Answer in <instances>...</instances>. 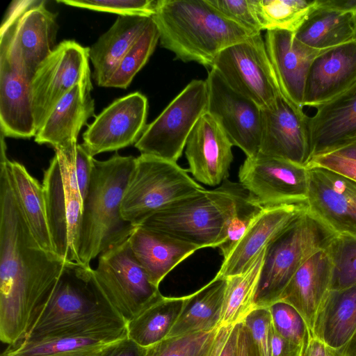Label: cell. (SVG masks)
Listing matches in <instances>:
<instances>
[{"instance_id": "6da1fadb", "label": "cell", "mask_w": 356, "mask_h": 356, "mask_svg": "<svg viewBox=\"0 0 356 356\" xmlns=\"http://www.w3.org/2000/svg\"><path fill=\"white\" fill-rule=\"evenodd\" d=\"M6 148L0 153V339L26 338L68 262L44 250L25 220L12 186Z\"/></svg>"}, {"instance_id": "7a4b0ae2", "label": "cell", "mask_w": 356, "mask_h": 356, "mask_svg": "<svg viewBox=\"0 0 356 356\" xmlns=\"http://www.w3.org/2000/svg\"><path fill=\"white\" fill-rule=\"evenodd\" d=\"M127 322L105 296L90 265L68 262L52 296L23 340L122 331Z\"/></svg>"}, {"instance_id": "3957f363", "label": "cell", "mask_w": 356, "mask_h": 356, "mask_svg": "<svg viewBox=\"0 0 356 356\" xmlns=\"http://www.w3.org/2000/svg\"><path fill=\"white\" fill-rule=\"evenodd\" d=\"M151 17L163 48L184 62L211 69L222 50L255 35L226 17L208 0H159Z\"/></svg>"}, {"instance_id": "277c9868", "label": "cell", "mask_w": 356, "mask_h": 356, "mask_svg": "<svg viewBox=\"0 0 356 356\" xmlns=\"http://www.w3.org/2000/svg\"><path fill=\"white\" fill-rule=\"evenodd\" d=\"M136 157L118 153L105 161L95 159L94 168L83 202L78 254L81 262L91 261L125 241L136 227L125 220L121 207Z\"/></svg>"}, {"instance_id": "5b68a950", "label": "cell", "mask_w": 356, "mask_h": 356, "mask_svg": "<svg viewBox=\"0 0 356 356\" xmlns=\"http://www.w3.org/2000/svg\"><path fill=\"white\" fill-rule=\"evenodd\" d=\"M245 189L226 179L220 186L179 199L147 218L141 225L199 249L218 248Z\"/></svg>"}, {"instance_id": "8992f818", "label": "cell", "mask_w": 356, "mask_h": 356, "mask_svg": "<svg viewBox=\"0 0 356 356\" xmlns=\"http://www.w3.org/2000/svg\"><path fill=\"white\" fill-rule=\"evenodd\" d=\"M335 235L308 209L301 212L266 246L256 307H268L277 301L297 270L325 249Z\"/></svg>"}, {"instance_id": "52a82bcc", "label": "cell", "mask_w": 356, "mask_h": 356, "mask_svg": "<svg viewBox=\"0 0 356 356\" xmlns=\"http://www.w3.org/2000/svg\"><path fill=\"white\" fill-rule=\"evenodd\" d=\"M45 3L14 1L1 26L0 58L30 80L57 46L56 15Z\"/></svg>"}, {"instance_id": "ba28073f", "label": "cell", "mask_w": 356, "mask_h": 356, "mask_svg": "<svg viewBox=\"0 0 356 356\" xmlns=\"http://www.w3.org/2000/svg\"><path fill=\"white\" fill-rule=\"evenodd\" d=\"M185 170L172 162L140 154L122 202L124 219L138 227L172 202L204 189Z\"/></svg>"}, {"instance_id": "9c48e42d", "label": "cell", "mask_w": 356, "mask_h": 356, "mask_svg": "<svg viewBox=\"0 0 356 356\" xmlns=\"http://www.w3.org/2000/svg\"><path fill=\"white\" fill-rule=\"evenodd\" d=\"M93 277L127 323L163 297L136 259L129 238L99 254Z\"/></svg>"}, {"instance_id": "30bf717a", "label": "cell", "mask_w": 356, "mask_h": 356, "mask_svg": "<svg viewBox=\"0 0 356 356\" xmlns=\"http://www.w3.org/2000/svg\"><path fill=\"white\" fill-rule=\"evenodd\" d=\"M206 80L191 81L162 113L147 124L135 147L140 154L177 162L188 138L201 116L207 112Z\"/></svg>"}, {"instance_id": "8fae6325", "label": "cell", "mask_w": 356, "mask_h": 356, "mask_svg": "<svg viewBox=\"0 0 356 356\" xmlns=\"http://www.w3.org/2000/svg\"><path fill=\"white\" fill-rule=\"evenodd\" d=\"M212 68L232 89L261 109L270 107L282 94L261 34L253 35L222 50Z\"/></svg>"}, {"instance_id": "7c38bea8", "label": "cell", "mask_w": 356, "mask_h": 356, "mask_svg": "<svg viewBox=\"0 0 356 356\" xmlns=\"http://www.w3.org/2000/svg\"><path fill=\"white\" fill-rule=\"evenodd\" d=\"M240 184L263 207L294 205L307 208L308 172L279 158L246 157L238 172Z\"/></svg>"}, {"instance_id": "4fadbf2b", "label": "cell", "mask_w": 356, "mask_h": 356, "mask_svg": "<svg viewBox=\"0 0 356 356\" xmlns=\"http://www.w3.org/2000/svg\"><path fill=\"white\" fill-rule=\"evenodd\" d=\"M89 49L74 40H64L38 67L30 83L37 131L68 91L91 79Z\"/></svg>"}, {"instance_id": "5bb4252c", "label": "cell", "mask_w": 356, "mask_h": 356, "mask_svg": "<svg viewBox=\"0 0 356 356\" xmlns=\"http://www.w3.org/2000/svg\"><path fill=\"white\" fill-rule=\"evenodd\" d=\"M42 184L56 254L67 261L83 264L78 254L83 202L70 182L65 161L58 152L44 171Z\"/></svg>"}, {"instance_id": "9a60e30c", "label": "cell", "mask_w": 356, "mask_h": 356, "mask_svg": "<svg viewBox=\"0 0 356 356\" xmlns=\"http://www.w3.org/2000/svg\"><path fill=\"white\" fill-rule=\"evenodd\" d=\"M207 112L217 121L233 146L246 157L258 155L262 130V109L253 101L232 89L213 68L206 79Z\"/></svg>"}, {"instance_id": "2e32d148", "label": "cell", "mask_w": 356, "mask_h": 356, "mask_svg": "<svg viewBox=\"0 0 356 356\" xmlns=\"http://www.w3.org/2000/svg\"><path fill=\"white\" fill-rule=\"evenodd\" d=\"M307 209L337 235L356 236V181L318 165H308Z\"/></svg>"}, {"instance_id": "e0dca14e", "label": "cell", "mask_w": 356, "mask_h": 356, "mask_svg": "<svg viewBox=\"0 0 356 356\" xmlns=\"http://www.w3.org/2000/svg\"><path fill=\"white\" fill-rule=\"evenodd\" d=\"M309 116L282 94L262 109L258 154L279 158L307 167L312 159Z\"/></svg>"}, {"instance_id": "ac0fdd59", "label": "cell", "mask_w": 356, "mask_h": 356, "mask_svg": "<svg viewBox=\"0 0 356 356\" xmlns=\"http://www.w3.org/2000/svg\"><path fill=\"white\" fill-rule=\"evenodd\" d=\"M147 99L138 92L115 100L88 126L82 145L94 157L135 145L147 127Z\"/></svg>"}, {"instance_id": "d6986e66", "label": "cell", "mask_w": 356, "mask_h": 356, "mask_svg": "<svg viewBox=\"0 0 356 356\" xmlns=\"http://www.w3.org/2000/svg\"><path fill=\"white\" fill-rule=\"evenodd\" d=\"M233 145L217 121L206 112L199 119L186 144L188 172L205 185L216 186L229 176Z\"/></svg>"}, {"instance_id": "ffe728a7", "label": "cell", "mask_w": 356, "mask_h": 356, "mask_svg": "<svg viewBox=\"0 0 356 356\" xmlns=\"http://www.w3.org/2000/svg\"><path fill=\"white\" fill-rule=\"evenodd\" d=\"M356 83V39L326 49L313 60L305 83L303 107H317Z\"/></svg>"}, {"instance_id": "44dd1931", "label": "cell", "mask_w": 356, "mask_h": 356, "mask_svg": "<svg viewBox=\"0 0 356 356\" xmlns=\"http://www.w3.org/2000/svg\"><path fill=\"white\" fill-rule=\"evenodd\" d=\"M91 79L68 91L47 115L35 136L38 144H47L55 151L66 152L77 145L81 128L95 115Z\"/></svg>"}, {"instance_id": "7402d4cb", "label": "cell", "mask_w": 356, "mask_h": 356, "mask_svg": "<svg viewBox=\"0 0 356 356\" xmlns=\"http://www.w3.org/2000/svg\"><path fill=\"white\" fill-rule=\"evenodd\" d=\"M264 42L282 94L294 105L303 108L310 66L323 51L302 44L296 38L294 33L287 31H266Z\"/></svg>"}, {"instance_id": "603a6c76", "label": "cell", "mask_w": 356, "mask_h": 356, "mask_svg": "<svg viewBox=\"0 0 356 356\" xmlns=\"http://www.w3.org/2000/svg\"><path fill=\"white\" fill-rule=\"evenodd\" d=\"M307 208L282 205L263 207L235 245L216 275L225 278L245 270L254 259Z\"/></svg>"}, {"instance_id": "cb8c5ba5", "label": "cell", "mask_w": 356, "mask_h": 356, "mask_svg": "<svg viewBox=\"0 0 356 356\" xmlns=\"http://www.w3.org/2000/svg\"><path fill=\"white\" fill-rule=\"evenodd\" d=\"M331 260L326 250H321L297 270L277 301L293 306L312 334L317 316L331 291Z\"/></svg>"}, {"instance_id": "d4e9b609", "label": "cell", "mask_w": 356, "mask_h": 356, "mask_svg": "<svg viewBox=\"0 0 356 356\" xmlns=\"http://www.w3.org/2000/svg\"><path fill=\"white\" fill-rule=\"evenodd\" d=\"M316 109L308 122L312 158L356 140V83Z\"/></svg>"}, {"instance_id": "484cf974", "label": "cell", "mask_w": 356, "mask_h": 356, "mask_svg": "<svg viewBox=\"0 0 356 356\" xmlns=\"http://www.w3.org/2000/svg\"><path fill=\"white\" fill-rule=\"evenodd\" d=\"M136 259L156 286L179 264L199 248L167 234L136 227L129 238Z\"/></svg>"}, {"instance_id": "4316f807", "label": "cell", "mask_w": 356, "mask_h": 356, "mask_svg": "<svg viewBox=\"0 0 356 356\" xmlns=\"http://www.w3.org/2000/svg\"><path fill=\"white\" fill-rule=\"evenodd\" d=\"M30 83L0 58V125L5 137L29 138L37 133Z\"/></svg>"}, {"instance_id": "83f0119b", "label": "cell", "mask_w": 356, "mask_h": 356, "mask_svg": "<svg viewBox=\"0 0 356 356\" xmlns=\"http://www.w3.org/2000/svg\"><path fill=\"white\" fill-rule=\"evenodd\" d=\"M150 20L149 17L119 15L112 26L90 47L93 78L99 86H105Z\"/></svg>"}, {"instance_id": "f1b7e54d", "label": "cell", "mask_w": 356, "mask_h": 356, "mask_svg": "<svg viewBox=\"0 0 356 356\" xmlns=\"http://www.w3.org/2000/svg\"><path fill=\"white\" fill-rule=\"evenodd\" d=\"M294 35L302 44L320 51L343 44L356 39V14L316 0Z\"/></svg>"}, {"instance_id": "f546056e", "label": "cell", "mask_w": 356, "mask_h": 356, "mask_svg": "<svg viewBox=\"0 0 356 356\" xmlns=\"http://www.w3.org/2000/svg\"><path fill=\"white\" fill-rule=\"evenodd\" d=\"M8 167L13 188L31 233L44 250L56 254L48 224L42 184L20 163L8 159Z\"/></svg>"}, {"instance_id": "4dcf8cb0", "label": "cell", "mask_w": 356, "mask_h": 356, "mask_svg": "<svg viewBox=\"0 0 356 356\" xmlns=\"http://www.w3.org/2000/svg\"><path fill=\"white\" fill-rule=\"evenodd\" d=\"M226 284V278L215 276L201 289L185 296L183 309L168 337L219 327Z\"/></svg>"}, {"instance_id": "1f68e13d", "label": "cell", "mask_w": 356, "mask_h": 356, "mask_svg": "<svg viewBox=\"0 0 356 356\" xmlns=\"http://www.w3.org/2000/svg\"><path fill=\"white\" fill-rule=\"evenodd\" d=\"M356 330V284L331 291L320 310L312 332L335 350L343 347Z\"/></svg>"}, {"instance_id": "d6a6232c", "label": "cell", "mask_w": 356, "mask_h": 356, "mask_svg": "<svg viewBox=\"0 0 356 356\" xmlns=\"http://www.w3.org/2000/svg\"><path fill=\"white\" fill-rule=\"evenodd\" d=\"M127 335V331L89 336H58L22 340L9 345L1 356H93Z\"/></svg>"}, {"instance_id": "836d02e7", "label": "cell", "mask_w": 356, "mask_h": 356, "mask_svg": "<svg viewBox=\"0 0 356 356\" xmlns=\"http://www.w3.org/2000/svg\"><path fill=\"white\" fill-rule=\"evenodd\" d=\"M185 296L160 300L127 323V336L149 348L168 337L183 309Z\"/></svg>"}, {"instance_id": "e575fe53", "label": "cell", "mask_w": 356, "mask_h": 356, "mask_svg": "<svg viewBox=\"0 0 356 356\" xmlns=\"http://www.w3.org/2000/svg\"><path fill=\"white\" fill-rule=\"evenodd\" d=\"M266 247L243 272L225 277L227 284L220 326L242 323L254 308Z\"/></svg>"}, {"instance_id": "d590c367", "label": "cell", "mask_w": 356, "mask_h": 356, "mask_svg": "<svg viewBox=\"0 0 356 356\" xmlns=\"http://www.w3.org/2000/svg\"><path fill=\"white\" fill-rule=\"evenodd\" d=\"M315 1L255 0L262 31H287L295 33L313 7Z\"/></svg>"}, {"instance_id": "8d00e7d4", "label": "cell", "mask_w": 356, "mask_h": 356, "mask_svg": "<svg viewBox=\"0 0 356 356\" xmlns=\"http://www.w3.org/2000/svg\"><path fill=\"white\" fill-rule=\"evenodd\" d=\"M159 40V31L151 17L146 28L126 53L104 87L126 89L146 64Z\"/></svg>"}, {"instance_id": "74e56055", "label": "cell", "mask_w": 356, "mask_h": 356, "mask_svg": "<svg viewBox=\"0 0 356 356\" xmlns=\"http://www.w3.org/2000/svg\"><path fill=\"white\" fill-rule=\"evenodd\" d=\"M332 263L331 291L356 284V236L335 235L325 248Z\"/></svg>"}, {"instance_id": "f35d334b", "label": "cell", "mask_w": 356, "mask_h": 356, "mask_svg": "<svg viewBox=\"0 0 356 356\" xmlns=\"http://www.w3.org/2000/svg\"><path fill=\"white\" fill-rule=\"evenodd\" d=\"M218 329L166 337L147 348L145 356H207Z\"/></svg>"}, {"instance_id": "ab89813d", "label": "cell", "mask_w": 356, "mask_h": 356, "mask_svg": "<svg viewBox=\"0 0 356 356\" xmlns=\"http://www.w3.org/2000/svg\"><path fill=\"white\" fill-rule=\"evenodd\" d=\"M268 308L276 332L290 341L303 346L311 333L300 314L291 305L280 300Z\"/></svg>"}, {"instance_id": "60d3db41", "label": "cell", "mask_w": 356, "mask_h": 356, "mask_svg": "<svg viewBox=\"0 0 356 356\" xmlns=\"http://www.w3.org/2000/svg\"><path fill=\"white\" fill-rule=\"evenodd\" d=\"M262 209L263 207L254 201L245 191L239 199L236 211L227 224L225 241L218 247L223 259L227 257Z\"/></svg>"}, {"instance_id": "b9f144b4", "label": "cell", "mask_w": 356, "mask_h": 356, "mask_svg": "<svg viewBox=\"0 0 356 356\" xmlns=\"http://www.w3.org/2000/svg\"><path fill=\"white\" fill-rule=\"evenodd\" d=\"M156 1L153 0H60L58 3L98 12L119 15L144 16L151 17Z\"/></svg>"}, {"instance_id": "7bdbcfd3", "label": "cell", "mask_w": 356, "mask_h": 356, "mask_svg": "<svg viewBox=\"0 0 356 356\" xmlns=\"http://www.w3.org/2000/svg\"><path fill=\"white\" fill-rule=\"evenodd\" d=\"M58 152L63 156L68 171L70 182L79 193L82 202L86 196L92 177L95 159L82 144L66 152Z\"/></svg>"}, {"instance_id": "ee69618b", "label": "cell", "mask_w": 356, "mask_h": 356, "mask_svg": "<svg viewBox=\"0 0 356 356\" xmlns=\"http://www.w3.org/2000/svg\"><path fill=\"white\" fill-rule=\"evenodd\" d=\"M209 3L228 19L254 34H261L255 0H208Z\"/></svg>"}, {"instance_id": "f6af8a7d", "label": "cell", "mask_w": 356, "mask_h": 356, "mask_svg": "<svg viewBox=\"0 0 356 356\" xmlns=\"http://www.w3.org/2000/svg\"><path fill=\"white\" fill-rule=\"evenodd\" d=\"M242 323L250 331L260 356H270L273 323L269 308H254Z\"/></svg>"}, {"instance_id": "bcb514c9", "label": "cell", "mask_w": 356, "mask_h": 356, "mask_svg": "<svg viewBox=\"0 0 356 356\" xmlns=\"http://www.w3.org/2000/svg\"><path fill=\"white\" fill-rule=\"evenodd\" d=\"M308 165L323 167L356 181V159L326 153L312 157Z\"/></svg>"}, {"instance_id": "7dc6e473", "label": "cell", "mask_w": 356, "mask_h": 356, "mask_svg": "<svg viewBox=\"0 0 356 356\" xmlns=\"http://www.w3.org/2000/svg\"><path fill=\"white\" fill-rule=\"evenodd\" d=\"M238 324L220 326L207 356H233L237 339Z\"/></svg>"}, {"instance_id": "c3c4849f", "label": "cell", "mask_w": 356, "mask_h": 356, "mask_svg": "<svg viewBox=\"0 0 356 356\" xmlns=\"http://www.w3.org/2000/svg\"><path fill=\"white\" fill-rule=\"evenodd\" d=\"M147 348L143 347L127 335L108 344L95 356H145Z\"/></svg>"}, {"instance_id": "681fc988", "label": "cell", "mask_w": 356, "mask_h": 356, "mask_svg": "<svg viewBox=\"0 0 356 356\" xmlns=\"http://www.w3.org/2000/svg\"><path fill=\"white\" fill-rule=\"evenodd\" d=\"M233 356H260L250 331L243 323L238 324L237 339Z\"/></svg>"}, {"instance_id": "f907efd6", "label": "cell", "mask_w": 356, "mask_h": 356, "mask_svg": "<svg viewBox=\"0 0 356 356\" xmlns=\"http://www.w3.org/2000/svg\"><path fill=\"white\" fill-rule=\"evenodd\" d=\"M302 346L281 337L273 326L270 356H300Z\"/></svg>"}, {"instance_id": "816d5d0a", "label": "cell", "mask_w": 356, "mask_h": 356, "mask_svg": "<svg viewBox=\"0 0 356 356\" xmlns=\"http://www.w3.org/2000/svg\"><path fill=\"white\" fill-rule=\"evenodd\" d=\"M300 356H338L335 349L310 334L302 346Z\"/></svg>"}, {"instance_id": "f5cc1de1", "label": "cell", "mask_w": 356, "mask_h": 356, "mask_svg": "<svg viewBox=\"0 0 356 356\" xmlns=\"http://www.w3.org/2000/svg\"><path fill=\"white\" fill-rule=\"evenodd\" d=\"M323 2L330 8L356 14V0H323Z\"/></svg>"}, {"instance_id": "db71d44e", "label": "cell", "mask_w": 356, "mask_h": 356, "mask_svg": "<svg viewBox=\"0 0 356 356\" xmlns=\"http://www.w3.org/2000/svg\"><path fill=\"white\" fill-rule=\"evenodd\" d=\"M336 350L338 356H356V330L346 344Z\"/></svg>"}, {"instance_id": "11a10c76", "label": "cell", "mask_w": 356, "mask_h": 356, "mask_svg": "<svg viewBox=\"0 0 356 356\" xmlns=\"http://www.w3.org/2000/svg\"><path fill=\"white\" fill-rule=\"evenodd\" d=\"M330 153H334L346 158L356 159V140Z\"/></svg>"}, {"instance_id": "9f6ffc18", "label": "cell", "mask_w": 356, "mask_h": 356, "mask_svg": "<svg viewBox=\"0 0 356 356\" xmlns=\"http://www.w3.org/2000/svg\"><path fill=\"white\" fill-rule=\"evenodd\" d=\"M95 355H93V356H95Z\"/></svg>"}]
</instances>
